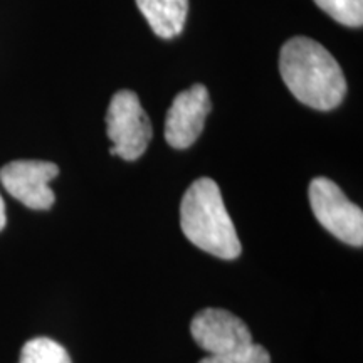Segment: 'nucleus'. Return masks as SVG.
Here are the masks:
<instances>
[{"label": "nucleus", "instance_id": "obj_1", "mask_svg": "<svg viewBox=\"0 0 363 363\" xmlns=\"http://www.w3.org/2000/svg\"><path fill=\"white\" fill-rule=\"evenodd\" d=\"M279 72L293 96L315 110H335L347 94V81L337 59L310 38L298 35L283 45Z\"/></svg>", "mask_w": 363, "mask_h": 363}, {"label": "nucleus", "instance_id": "obj_2", "mask_svg": "<svg viewBox=\"0 0 363 363\" xmlns=\"http://www.w3.org/2000/svg\"><path fill=\"white\" fill-rule=\"evenodd\" d=\"M180 227L194 246L220 259H235L240 242L222 201L219 185L202 177L187 189L180 203Z\"/></svg>", "mask_w": 363, "mask_h": 363}, {"label": "nucleus", "instance_id": "obj_3", "mask_svg": "<svg viewBox=\"0 0 363 363\" xmlns=\"http://www.w3.org/2000/svg\"><path fill=\"white\" fill-rule=\"evenodd\" d=\"M106 133L113 142L111 155L135 162L147 152L153 130L148 115L133 91L121 89L111 98L106 113Z\"/></svg>", "mask_w": 363, "mask_h": 363}, {"label": "nucleus", "instance_id": "obj_4", "mask_svg": "<svg viewBox=\"0 0 363 363\" xmlns=\"http://www.w3.org/2000/svg\"><path fill=\"white\" fill-rule=\"evenodd\" d=\"M310 203L316 220L338 240L353 247L363 246V212L348 201L342 189L326 177L310 184Z\"/></svg>", "mask_w": 363, "mask_h": 363}, {"label": "nucleus", "instance_id": "obj_5", "mask_svg": "<svg viewBox=\"0 0 363 363\" xmlns=\"http://www.w3.org/2000/svg\"><path fill=\"white\" fill-rule=\"evenodd\" d=\"M59 175V167L51 162L16 160L0 170V182L13 199L34 211H49L56 195L49 182Z\"/></svg>", "mask_w": 363, "mask_h": 363}, {"label": "nucleus", "instance_id": "obj_6", "mask_svg": "<svg viewBox=\"0 0 363 363\" xmlns=\"http://www.w3.org/2000/svg\"><path fill=\"white\" fill-rule=\"evenodd\" d=\"M190 331L195 343L208 355L234 352L252 343L247 325L239 316L219 308H206L199 311L190 323Z\"/></svg>", "mask_w": 363, "mask_h": 363}, {"label": "nucleus", "instance_id": "obj_7", "mask_svg": "<svg viewBox=\"0 0 363 363\" xmlns=\"http://www.w3.org/2000/svg\"><path fill=\"white\" fill-rule=\"evenodd\" d=\"M211 113V96L203 84L179 93L165 120V140L170 147L185 150L197 142Z\"/></svg>", "mask_w": 363, "mask_h": 363}, {"label": "nucleus", "instance_id": "obj_8", "mask_svg": "<svg viewBox=\"0 0 363 363\" xmlns=\"http://www.w3.org/2000/svg\"><path fill=\"white\" fill-rule=\"evenodd\" d=\"M140 12L162 39H174L184 30L189 0H136Z\"/></svg>", "mask_w": 363, "mask_h": 363}, {"label": "nucleus", "instance_id": "obj_9", "mask_svg": "<svg viewBox=\"0 0 363 363\" xmlns=\"http://www.w3.org/2000/svg\"><path fill=\"white\" fill-rule=\"evenodd\" d=\"M19 363H72L69 353L61 343L39 337L22 347Z\"/></svg>", "mask_w": 363, "mask_h": 363}, {"label": "nucleus", "instance_id": "obj_10", "mask_svg": "<svg viewBox=\"0 0 363 363\" xmlns=\"http://www.w3.org/2000/svg\"><path fill=\"white\" fill-rule=\"evenodd\" d=\"M331 19L347 27H362L363 0H313Z\"/></svg>", "mask_w": 363, "mask_h": 363}, {"label": "nucleus", "instance_id": "obj_11", "mask_svg": "<svg viewBox=\"0 0 363 363\" xmlns=\"http://www.w3.org/2000/svg\"><path fill=\"white\" fill-rule=\"evenodd\" d=\"M199 363H271V357L264 347L251 343L249 347L234 352L208 355Z\"/></svg>", "mask_w": 363, "mask_h": 363}, {"label": "nucleus", "instance_id": "obj_12", "mask_svg": "<svg viewBox=\"0 0 363 363\" xmlns=\"http://www.w3.org/2000/svg\"><path fill=\"white\" fill-rule=\"evenodd\" d=\"M7 224V216H6V203H4L2 195H0V230L4 229Z\"/></svg>", "mask_w": 363, "mask_h": 363}]
</instances>
